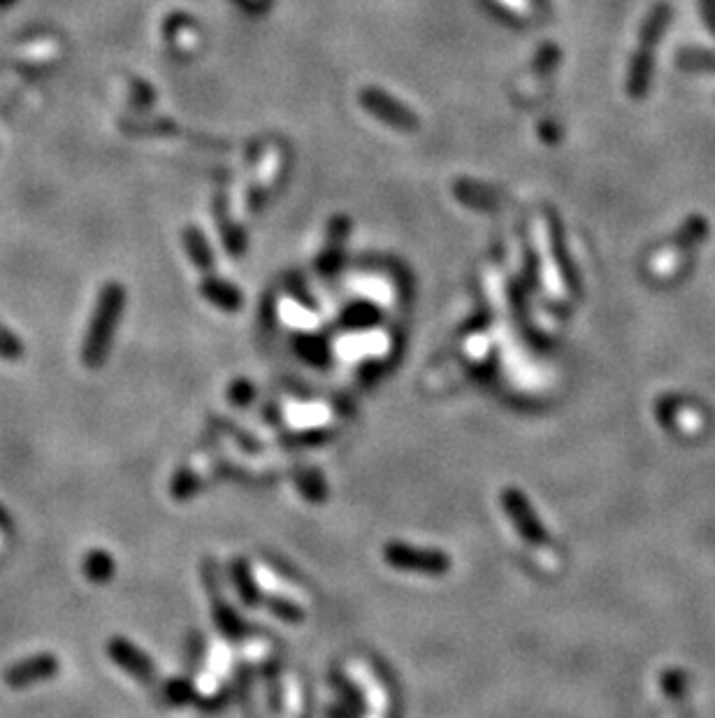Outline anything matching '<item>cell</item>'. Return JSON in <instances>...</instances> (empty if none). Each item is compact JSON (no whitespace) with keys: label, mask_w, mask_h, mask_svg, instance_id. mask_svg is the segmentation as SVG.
I'll return each mask as SVG.
<instances>
[{"label":"cell","mask_w":715,"mask_h":718,"mask_svg":"<svg viewBox=\"0 0 715 718\" xmlns=\"http://www.w3.org/2000/svg\"><path fill=\"white\" fill-rule=\"evenodd\" d=\"M126 307V289L117 282L103 286L100 296L93 307V317L86 330L82 344V361L89 370H100L112 351V340L117 333Z\"/></svg>","instance_id":"cell-1"},{"label":"cell","mask_w":715,"mask_h":718,"mask_svg":"<svg viewBox=\"0 0 715 718\" xmlns=\"http://www.w3.org/2000/svg\"><path fill=\"white\" fill-rule=\"evenodd\" d=\"M384 560L395 570L425 574V577H444L453 565V560L442 549L416 547L407 542H388L384 547Z\"/></svg>","instance_id":"cell-2"},{"label":"cell","mask_w":715,"mask_h":718,"mask_svg":"<svg viewBox=\"0 0 715 718\" xmlns=\"http://www.w3.org/2000/svg\"><path fill=\"white\" fill-rule=\"evenodd\" d=\"M61 670L59 658L54 653H33V656L21 658L17 663L10 665L5 670V684L12 688V691H24V688H31L35 684H42V681L54 679Z\"/></svg>","instance_id":"cell-3"},{"label":"cell","mask_w":715,"mask_h":718,"mask_svg":"<svg viewBox=\"0 0 715 718\" xmlns=\"http://www.w3.org/2000/svg\"><path fill=\"white\" fill-rule=\"evenodd\" d=\"M500 502H502L504 514L509 516L511 523H514V528L518 530L523 540H527L530 544L546 542V528L539 523L537 514H534L532 505L527 502L523 493L516 491V488H504V491L500 493Z\"/></svg>","instance_id":"cell-4"},{"label":"cell","mask_w":715,"mask_h":718,"mask_svg":"<svg viewBox=\"0 0 715 718\" xmlns=\"http://www.w3.org/2000/svg\"><path fill=\"white\" fill-rule=\"evenodd\" d=\"M107 656L119 670H124L128 677L142 681V684H149V681L156 679V665L151 663V658L140 646H135L126 637H112L107 642Z\"/></svg>","instance_id":"cell-5"},{"label":"cell","mask_w":715,"mask_h":718,"mask_svg":"<svg viewBox=\"0 0 715 718\" xmlns=\"http://www.w3.org/2000/svg\"><path fill=\"white\" fill-rule=\"evenodd\" d=\"M82 570L91 584H107V581H112L114 574H117V560L107 554L105 549H91L89 554L84 556Z\"/></svg>","instance_id":"cell-6"},{"label":"cell","mask_w":715,"mask_h":718,"mask_svg":"<svg viewBox=\"0 0 715 718\" xmlns=\"http://www.w3.org/2000/svg\"><path fill=\"white\" fill-rule=\"evenodd\" d=\"M233 581L237 586V591H240V598L247 602V605H256V602L260 600V593H258V586L254 577H251L249 567L242 563V560H237V563L233 565Z\"/></svg>","instance_id":"cell-7"},{"label":"cell","mask_w":715,"mask_h":718,"mask_svg":"<svg viewBox=\"0 0 715 718\" xmlns=\"http://www.w3.org/2000/svg\"><path fill=\"white\" fill-rule=\"evenodd\" d=\"M363 100L374 114H379V117H384L388 121L395 119V124H407V121H409V114L395 110V107H400V105L393 107L384 96H381V93H372V96H365Z\"/></svg>","instance_id":"cell-8"},{"label":"cell","mask_w":715,"mask_h":718,"mask_svg":"<svg viewBox=\"0 0 715 718\" xmlns=\"http://www.w3.org/2000/svg\"><path fill=\"white\" fill-rule=\"evenodd\" d=\"M24 354H26L24 342H21L10 328H5L3 323H0V358H3V361L14 363V361H21Z\"/></svg>","instance_id":"cell-9"},{"label":"cell","mask_w":715,"mask_h":718,"mask_svg":"<svg viewBox=\"0 0 715 718\" xmlns=\"http://www.w3.org/2000/svg\"><path fill=\"white\" fill-rule=\"evenodd\" d=\"M202 291H205V296L209 300H214L216 305L226 307V310H233V307L240 305V296H237V291L233 289V286L205 284V286H202Z\"/></svg>","instance_id":"cell-10"},{"label":"cell","mask_w":715,"mask_h":718,"mask_svg":"<svg viewBox=\"0 0 715 718\" xmlns=\"http://www.w3.org/2000/svg\"><path fill=\"white\" fill-rule=\"evenodd\" d=\"M165 693V700L170 702V705L175 707H182V705H189V702L193 700V686L189 684V681L184 679H172L165 684L163 688Z\"/></svg>","instance_id":"cell-11"},{"label":"cell","mask_w":715,"mask_h":718,"mask_svg":"<svg viewBox=\"0 0 715 718\" xmlns=\"http://www.w3.org/2000/svg\"><path fill=\"white\" fill-rule=\"evenodd\" d=\"M195 488H198V477H195L189 470H182V472H177L175 479H172L170 491L177 500H186L195 493Z\"/></svg>","instance_id":"cell-12"},{"label":"cell","mask_w":715,"mask_h":718,"mask_svg":"<svg viewBox=\"0 0 715 718\" xmlns=\"http://www.w3.org/2000/svg\"><path fill=\"white\" fill-rule=\"evenodd\" d=\"M267 607H270V612L274 616H279L281 621H288V623H298L305 619V614H302V609L298 605H293V602L288 600H267Z\"/></svg>","instance_id":"cell-13"},{"label":"cell","mask_w":715,"mask_h":718,"mask_svg":"<svg viewBox=\"0 0 715 718\" xmlns=\"http://www.w3.org/2000/svg\"><path fill=\"white\" fill-rule=\"evenodd\" d=\"M298 486H300V491L305 493L309 500H314V502L325 500L323 477L314 475V472H305V475H302V477L298 479Z\"/></svg>","instance_id":"cell-14"},{"label":"cell","mask_w":715,"mask_h":718,"mask_svg":"<svg viewBox=\"0 0 715 718\" xmlns=\"http://www.w3.org/2000/svg\"><path fill=\"white\" fill-rule=\"evenodd\" d=\"M216 621H219V626H221L223 633L230 635V637H235V635L242 633L240 619H237V616H235L233 612H230V607H228V609H226V607L216 609Z\"/></svg>","instance_id":"cell-15"},{"label":"cell","mask_w":715,"mask_h":718,"mask_svg":"<svg viewBox=\"0 0 715 718\" xmlns=\"http://www.w3.org/2000/svg\"><path fill=\"white\" fill-rule=\"evenodd\" d=\"M228 398L233 400L235 405H247V402L254 398V386H251L249 382H235L233 386H230Z\"/></svg>","instance_id":"cell-16"},{"label":"cell","mask_w":715,"mask_h":718,"mask_svg":"<svg viewBox=\"0 0 715 718\" xmlns=\"http://www.w3.org/2000/svg\"><path fill=\"white\" fill-rule=\"evenodd\" d=\"M12 530H14V521H12V516H10V512H7V509H5L3 505H0V533L10 535Z\"/></svg>","instance_id":"cell-17"}]
</instances>
